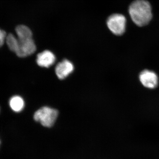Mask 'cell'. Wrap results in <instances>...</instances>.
I'll return each instance as SVG.
<instances>
[{
    "instance_id": "9c48e42d",
    "label": "cell",
    "mask_w": 159,
    "mask_h": 159,
    "mask_svg": "<svg viewBox=\"0 0 159 159\" xmlns=\"http://www.w3.org/2000/svg\"><path fill=\"white\" fill-rule=\"evenodd\" d=\"M16 31L18 39L32 38V31L27 26L24 25L17 26Z\"/></svg>"
},
{
    "instance_id": "4fadbf2b",
    "label": "cell",
    "mask_w": 159,
    "mask_h": 159,
    "mask_svg": "<svg viewBox=\"0 0 159 159\" xmlns=\"http://www.w3.org/2000/svg\"><path fill=\"white\" fill-rule=\"evenodd\" d=\"M0 112H1V108H0Z\"/></svg>"
},
{
    "instance_id": "30bf717a",
    "label": "cell",
    "mask_w": 159,
    "mask_h": 159,
    "mask_svg": "<svg viewBox=\"0 0 159 159\" xmlns=\"http://www.w3.org/2000/svg\"><path fill=\"white\" fill-rule=\"evenodd\" d=\"M6 43L9 49L16 53L19 48L18 39L13 34H9L6 38Z\"/></svg>"
},
{
    "instance_id": "8992f818",
    "label": "cell",
    "mask_w": 159,
    "mask_h": 159,
    "mask_svg": "<svg viewBox=\"0 0 159 159\" xmlns=\"http://www.w3.org/2000/svg\"><path fill=\"white\" fill-rule=\"evenodd\" d=\"M74 66L73 64L66 59L64 60L55 68V73L59 79L63 80L68 77L73 72Z\"/></svg>"
},
{
    "instance_id": "277c9868",
    "label": "cell",
    "mask_w": 159,
    "mask_h": 159,
    "mask_svg": "<svg viewBox=\"0 0 159 159\" xmlns=\"http://www.w3.org/2000/svg\"><path fill=\"white\" fill-rule=\"evenodd\" d=\"M18 39V38H17ZM19 48L16 54L20 57H25L33 54L36 51V45L32 38L18 39Z\"/></svg>"
},
{
    "instance_id": "52a82bcc",
    "label": "cell",
    "mask_w": 159,
    "mask_h": 159,
    "mask_svg": "<svg viewBox=\"0 0 159 159\" xmlns=\"http://www.w3.org/2000/svg\"><path fill=\"white\" fill-rule=\"evenodd\" d=\"M56 60L55 55L51 51L46 50L37 55L36 62L43 67L48 68L54 64Z\"/></svg>"
},
{
    "instance_id": "8fae6325",
    "label": "cell",
    "mask_w": 159,
    "mask_h": 159,
    "mask_svg": "<svg viewBox=\"0 0 159 159\" xmlns=\"http://www.w3.org/2000/svg\"><path fill=\"white\" fill-rule=\"evenodd\" d=\"M6 36V31L0 29V48L3 46Z\"/></svg>"
},
{
    "instance_id": "5b68a950",
    "label": "cell",
    "mask_w": 159,
    "mask_h": 159,
    "mask_svg": "<svg viewBox=\"0 0 159 159\" xmlns=\"http://www.w3.org/2000/svg\"><path fill=\"white\" fill-rule=\"evenodd\" d=\"M139 77L142 85L147 88H155L158 84V77L153 71L144 70L140 73Z\"/></svg>"
},
{
    "instance_id": "7c38bea8",
    "label": "cell",
    "mask_w": 159,
    "mask_h": 159,
    "mask_svg": "<svg viewBox=\"0 0 159 159\" xmlns=\"http://www.w3.org/2000/svg\"><path fill=\"white\" fill-rule=\"evenodd\" d=\"M0 145H1V140H0Z\"/></svg>"
},
{
    "instance_id": "7a4b0ae2",
    "label": "cell",
    "mask_w": 159,
    "mask_h": 159,
    "mask_svg": "<svg viewBox=\"0 0 159 159\" xmlns=\"http://www.w3.org/2000/svg\"><path fill=\"white\" fill-rule=\"evenodd\" d=\"M58 114L56 110L44 107L35 112L34 119L36 122H39L43 126L51 127L56 121Z\"/></svg>"
},
{
    "instance_id": "ba28073f",
    "label": "cell",
    "mask_w": 159,
    "mask_h": 159,
    "mask_svg": "<svg viewBox=\"0 0 159 159\" xmlns=\"http://www.w3.org/2000/svg\"><path fill=\"white\" fill-rule=\"evenodd\" d=\"M9 105L12 110L16 112H19L22 111L25 107V102L22 97L15 96L10 99Z\"/></svg>"
},
{
    "instance_id": "3957f363",
    "label": "cell",
    "mask_w": 159,
    "mask_h": 159,
    "mask_svg": "<svg viewBox=\"0 0 159 159\" xmlns=\"http://www.w3.org/2000/svg\"><path fill=\"white\" fill-rule=\"evenodd\" d=\"M107 24L108 29L113 34L121 35L125 31L126 19L122 14H112L107 19Z\"/></svg>"
},
{
    "instance_id": "6da1fadb",
    "label": "cell",
    "mask_w": 159,
    "mask_h": 159,
    "mask_svg": "<svg viewBox=\"0 0 159 159\" xmlns=\"http://www.w3.org/2000/svg\"><path fill=\"white\" fill-rule=\"evenodd\" d=\"M129 12L133 21L137 25H146L152 18L150 3L145 0H136L131 3Z\"/></svg>"
}]
</instances>
